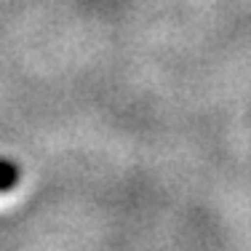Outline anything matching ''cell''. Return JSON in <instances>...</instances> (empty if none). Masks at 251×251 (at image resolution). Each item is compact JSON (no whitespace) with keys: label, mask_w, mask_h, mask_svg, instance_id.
<instances>
[{"label":"cell","mask_w":251,"mask_h":251,"mask_svg":"<svg viewBox=\"0 0 251 251\" xmlns=\"http://www.w3.org/2000/svg\"><path fill=\"white\" fill-rule=\"evenodd\" d=\"M19 182V169L11 160H0V193H8Z\"/></svg>","instance_id":"6da1fadb"}]
</instances>
